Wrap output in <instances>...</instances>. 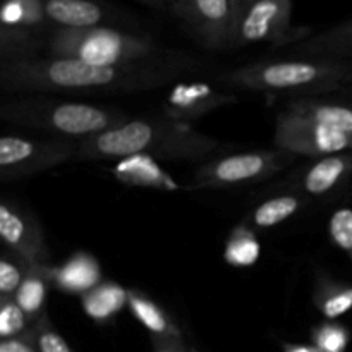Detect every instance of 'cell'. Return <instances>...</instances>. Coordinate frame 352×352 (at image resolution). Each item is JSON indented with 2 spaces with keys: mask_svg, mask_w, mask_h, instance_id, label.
Masks as SVG:
<instances>
[{
  "mask_svg": "<svg viewBox=\"0 0 352 352\" xmlns=\"http://www.w3.org/2000/svg\"><path fill=\"white\" fill-rule=\"evenodd\" d=\"M36 272L47 278L48 284L55 285L65 294L82 296L102 282V268L98 260L85 251H78L69 256L60 267L45 265L36 268Z\"/></svg>",
  "mask_w": 352,
  "mask_h": 352,
  "instance_id": "cell-13",
  "label": "cell"
},
{
  "mask_svg": "<svg viewBox=\"0 0 352 352\" xmlns=\"http://www.w3.org/2000/svg\"><path fill=\"white\" fill-rule=\"evenodd\" d=\"M285 112L329 129L352 134V105L301 98L289 103Z\"/></svg>",
  "mask_w": 352,
  "mask_h": 352,
  "instance_id": "cell-18",
  "label": "cell"
},
{
  "mask_svg": "<svg viewBox=\"0 0 352 352\" xmlns=\"http://www.w3.org/2000/svg\"><path fill=\"white\" fill-rule=\"evenodd\" d=\"M79 143L64 138L3 136L0 140V177L2 181H17L64 165L76 158Z\"/></svg>",
  "mask_w": 352,
  "mask_h": 352,
  "instance_id": "cell-7",
  "label": "cell"
},
{
  "mask_svg": "<svg viewBox=\"0 0 352 352\" xmlns=\"http://www.w3.org/2000/svg\"><path fill=\"white\" fill-rule=\"evenodd\" d=\"M48 57L78 58L95 65H124L162 57L151 38L107 26L67 30L54 28L47 38Z\"/></svg>",
  "mask_w": 352,
  "mask_h": 352,
  "instance_id": "cell-5",
  "label": "cell"
},
{
  "mask_svg": "<svg viewBox=\"0 0 352 352\" xmlns=\"http://www.w3.org/2000/svg\"><path fill=\"white\" fill-rule=\"evenodd\" d=\"M313 302L325 318H339L352 309V284L318 274L313 291Z\"/></svg>",
  "mask_w": 352,
  "mask_h": 352,
  "instance_id": "cell-22",
  "label": "cell"
},
{
  "mask_svg": "<svg viewBox=\"0 0 352 352\" xmlns=\"http://www.w3.org/2000/svg\"><path fill=\"white\" fill-rule=\"evenodd\" d=\"M153 352H191V347L182 337H155L151 336Z\"/></svg>",
  "mask_w": 352,
  "mask_h": 352,
  "instance_id": "cell-32",
  "label": "cell"
},
{
  "mask_svg": "<svg viewBox=\"0 0 352 352\" xmlns=\"http://www.w3.org/2000/svg\"><path fill=\"white\" fill-rule=\"evenodd\" d=\"M0 237L9 253L19 258L30 270L48 265V251L40 223L6 201L0 203Z\"/></svg>",
  "mask_w": 352,
  "mask_h": 352,
  "instance_id": "cell-11",
  "label": "cell"
},
{
  "mask_svg": "<svg viewBox=\"0 0 352 352\" xmlns=\"http://www.w3.org/2000/svg\"><path fill=\"white\" fill-rule=\"evenodd\" d=\"M191 352H199V351L196 349V347H191Z\"/></svg>",
  "mask_w": 352,
  "mask_h": 352,
  "instance_id": "cell-36",
  "label": "cell"
},
{
  "mask_svg": "<svg viewBox=\"0 0 352 352\" xmlns=\"http://www.w3.org/2000/svg\"><path fill=\"white\" fill-rule=\"evenodd\" d=\"M294 57L352 62V19L308 36L289 48Z\"/></svg>",
  "mask_w": 352,
  "mask_h": 352,
  "instance_id": "cell-15",
  "label": "cell"
},
{
  "mask_svg": "<svg viewBox=\"0 0 352 352\" xmlns=\"http://www.w3.org/2000/svg\"><path fill=\"white\" fill-rule=\"evenodd\" d=\"M34 327H36L38 349H40V352H74L71 349V346L65 342L64 337H62L60 333L55 330V327L52 325L47 313H43V315L34 322Z\"/></svg>",
  "mask_w": 352,
  "mask_h": 352,
  "instance_id": "cell-29",
  "label": "cell"
},
{
  "mask_svg": "<svg viewBox=\"0 0 352 352\" xmlns=\"http://www.w3.org/2000/svg\"><path fill=\"white\" fill-rule=\"evenodd\" d=\"M349 330L340 323L325 322L311 330V344L322 352H344L349 346Z\"/></svg>",
  "mask_w": 352,
  "mask_h": 352,
  "instance_id": "cell-26",
  "label": "cell"
},
{
  "mask_svg": "<svg viewBox=\"0 0 352 352\" xmlns=\"http://www.w3.org/2000/svg\"><path fill=\"white\" fill-rule=\"evenodd\" d=\"M168 7L205 47H232L234 14L230 0H168Z\"/></svg>",
  "mask_w": 352,
  "mask_h": 352,
  "instance_id": "cell-10",
  "label": "cell"
},
{
  "mask_svg": "<svg viewBox=\"0 0 352 352\" xmlns=\"http://www.w3.org/2000/svg\"><path fill=\"white\" fill-rule=\"evenodd\" d=\"M48 285L50 284L40 272L28 270L26 268V275H24L16 296H14L17 305L21 306V309L26 313L28 318L33 323L45 313L43 308Z\"/></svg>",
  "mask_w": 352,
  "mask_h": 352,
  "instance_id": "cell-24",
  "label": "cell"
},
{
  "mask_svg": "<svg viewBox=\"0 0 352 352\" xmlns=\"http://www.w3.org/2000/svg\"><path fill=\"white\" fill-rule=\"evenodd\" d=\"M31 325H33V322L21 309L16 299L0 298V336H2V340L21 336Z\"/></svg>",
  "mask_w": 352,
  "mask_h": 352,
  "instance_id": "cell-27",
  "label": "cell"
},
{
  "mask_svg": "<svg viewBox=\"0 0 352 352\" xmlns=\"http://www.w3.org/2000/svg\"><path fill=\"white\" fill-rule=\"evenodd\" d=\"M253 2H256V0H250V6H251V3H253Z\"/></svg>",
  "mask_w": 352,
  "mask_h": 352,
  "instance_id": "cell-38",
  "label": "cell"
},
{
  "mask_svg": "<svg viewBox=\"0 0 352 352\" xmlns=\"http://www.w3.org/2000/svg\"><path fill=\"white\" fill-rule=\"evenodd\" d=\"M311 36L309 28L292 24V0H256L248 7L234 33L232 47L272 43L287 47Z\"/></svg>",
  "mask_w": 352,
  "mask_h": 352,
  "instance_id": "cell-8",
  "label": "cell"
},
{
  "mask_svg": "<svg viewBox=\"0 0 352 352\" xmlns=\"http://www.w3.org/2000/svg\"><path fill=\"white\" fill-rule=\"evenodd\" d=\"M0 352H40L34 323L21 336L12 337V339H3L0 344Z\"/></svg>",
  "mask_w": 352,
  "mask_h": 352,
  "instance_id": "cell-31",
  "label": "cell"
},
{
  "mask_svg": "<svg viewBox=\"0 0 352 352\" xmlns=\"http://www.w3.org/2000/svg\"><path fill=\"white\" fill-rule=\"evenodd\" d=\"M0 117L14 126L43 131L64 140H88L129 122L124 110L54 100H17L0 109Z\"/></svg>",
  "mask_w": 352,
  "mask_h": 352,
  "instance_id": "cell-4",
  "label": "cell"
},
{
  "mask_svg": "<svg viewBox=\"0 0 352 352\" xmlns=\"http://www.w3.org/2000/svg\"><path fill=\"white\" fill-rule=\"evenodd\" d=\"M298 155L280 150H253L229 155L201 165L195 174V189H226L267 181L284 170Z\"/></svg>",
  "mask_w": 352,
  "mask_h": 352,
  "instance_id": "cell-6",
  "label": "cell"
},
{
  "mask_svg": "<svg viewBox=\"0 0 352 352\" xmlns=\"http://www.w3.org/2000/svg\"><path fill=\"white\" fill-rule=\"evenodd\" d=\"M261 246L260 241L256 239L253 230L246 226L234 227L230 230V236L226 243V250H223V260L236 268H248L253 267L258 260H260Z\"/></svg>",
  "mask_w": 352,
  "mask_h": 352,
  "instance_id": "cell-23",
  "label": "cell"
},
{
  "mask_svg": "<svg viewBox=\"0 0 352 352\" xmlns=\"http://www.w3.org/2000/svg\"><path fill=\"white\" fill-rule=\"evenodd\" d=\"M26 275V265L14 254H3L0 260V298H14Z\"/></svg>",
  "mask_w": 352,
  "mask_h": 352,
  "instance_id": "cell-28",
  "label": "cell"
},
{
  "mask_svg": "<svg viewBox=\"0 0 352 352\" xmlns=\"http://www.w3.org/2000/svg\"><path fill=\"white\" fill-rule=\"evenodd\" d=\"M215 138L167 117L131 119L98 136L79 141L76 160H110L129 155H150L160 160L196 162L219 150Z\"/></svg>",
  "mask_w": 352,
  "mask_h": 352,
  "instance_id": "cell-2",
  "label": "cell"
},
{
  "mask_svg": "<svg viewBox=\"0 0 352 352\" xmlns=\"http://www.w3.org/2000/svg\"><path fill=\"white\" fill-rule=\"evenodd\" d=\"M219 82L251 91L292 95L329 93L352 85V62L301 57L254 62L226 72L220 76Z\"/></svg>",
  "mask_w": 352,
  "mask_h": 352,
  "instance_id": "cell-3",
  "label": "cell"
},
{
  "mask_svg": "<svg viewBox=\"0 0 352 352\" xmlns=\"http://www.w3.org/2000/svg\"><path fill=\"white\" fill-rule=\"evenodd\" d=\"M129 301L127 289L117 282H100L95 289L81 296V306L86 315L96 323L112 320Z\"/></svg>",
  "mask_w": 352,
  "mask_h": 352,
  "instance_id": "cell-20",
  "label": "cell"
},
{
  "mask_svg": "<svg viewBox=\"0 0 352 352\" xmlns=\"http://www.w3.org/2000/svg\"><path fill=\"white\" fill-rule=\"evenodd\" d=\"M112 174L117 181L127 186H136V188L168 192L181 189L179 182L168 172H165L160 164H157V158L150 155L138 153L120 158L112 167Z\"/></svg>",
  "mask_w": 352,
  "mask_h": 352,
  "instance_id": "cell-14",
  "label": "cell"
},
{
  "mask_svg": "<svg viewBox=\"0 0 352 352\" xmlns=\"http://www.w3.org/2000/svg\"><path fill=\"white\" fill-rule=\"evenodd\" d=\"M299 208H301V199H299L298 196H275V198L263 201L256 210H254L253 217H251V222H253L258 229H272V227L278 226V223L291 219Z\"/></svg>",
  "mask_w": 352,
  "mask_h": 352,
  "instance_id": "cell-25",
  "label": "cell"
},
{
  "mask_svg": "<svg viewBox=\"0 0 352 352\" xmlns=\"http://www.w3.org/2000/svg\"><path fill=\"white\" fill-rule=\"evenodd\" d=\"M275 146L298 157H330L352 151V134L308 122L284 110L275 124Z\"/></svg>",
  "mask_w": 352,
  "mask_h": 352,
  "instance_id": "cell-9",
  "label": "cell"
},
{
  "mask_svg": "<svg viewBox=\"0 0 352 352\" xmlns=\"http://www.w3.org/2000/svg\"><path fill=\"white\" fill-rule=\"evenodd\" d=\"M0 21L3 28L26 31L34 36L52 24L45 10V0H3Z\"/></svg>",
  "mask_w": 352,
  "mask_h": 352,
  "instance_id": "cell-21",
  "label": "cell"
},
{
  "mask_svg": "<svg viewBox=\"0 0 352 352\" xmlns=\"http://www.w3.org/2000/svg\"><path fill=\"white\" fill-rule=\"evenodd\" d=\"M47 17L54 28L86 30L102 26L109 12L95 0H45Z\"/></svg>",
  "mask_w": 352,
  "mask_h": 352,
  "instance_id": "cell-16",
  "label": "cell"
},
{
  "mask_svg": "<svg viewBox=\"0 0 352 352\" xmlns=\"http://www.w3.org/2000/svg\"><path fill=\"white\" fill-rule=\"evenodd\" d=\"M349 256H351V261H352V253H349Z\"/></svg>",
  "mask_w": 352,
  "mask_h": 352,
  "instance_id": "cell-39",
  "label": "cell"
},
{
  "mask_svg": "<svg viewBox=\"0 0 352 352\" xmlns=\"http://www.w3.org/2000/svg\"><path fill=\"white\" fill-rule=\"evenodd\" d=\"M230 103H236V96L217 91L208 82L182 81L172 86L165 96L164 116L174 122L192 126L205 116Z\"/></svg>",
  "mask_w": 352,
  "mask_h": 352,
  "instance_id": "cell-12",
  "label": "cell"
},
{
  "mask_svg": "<svg viewBox=\"0 0 352 352\" xmlns=\"http://www.w3.org/2000/svg\"><path fill=\"white\" fill-rule=\"evenodd\" d=\"M330 237L340 250L352 253V210L342 208L330 219Z\"/></svg>",
  "mask_w": 352,
  "mask_h": 352,
  "instance_id": "cell-30",
  "label": "cell"
},
{
  "mask_svg": "<svg viewBox=\"0 0 352 352\" xmlns=\"http://www.w3.org/2000/svg\"><path fill=\"white\" fill-rule=\"evenodd\" d=\"M282 349L284 352H322L316 349L315 346H306V344H289V342H284L282 344Z\"/></svg>",
  "mask_w": 352,
  "mask_h": 352,
  "instance_id": "cell-34",
  "label": "cell"
},
{
  "mask_svg": "<svg viewBox=\"0 0 352 352\" xmlns=\"http://www.w3.org/2000/svg\"><path fill=\"white\" fill-rule=\"evenodd\" d=\"M349 93L352 95V85H349Z\"/></svg>",
  "mask_w": 352,
  "mask_h": 352,
  "instance_id": "cell-37",
  "label": "cell"
},
{
  "mask_svg": "<svg viewBox=\"0 0 352 352\" xmlns=\"http://www.w3.org/2000/svg\"><path fill=\"white\" fill-rule=\"evenodd\" d=\"M230 7H232V14H234V33H236V28L239 24V21L243 19L244 12L250 7V0H230ZM234 40V38H232Z\"/></svg>",
  "mask_w": 352,
  "mask_h": 352,
  "instance_id": "cell-33",
  "label": "cell"
},
{
  "mask_svg": "<svg viewBox=\"0 0 352 352\" xmlns=\"http://www.w3.org/2000/svg\"><path fill=\"white\" fill-rule=\"evenodd\" d=\"M127 296H129L127 306L131 313L150 332V337H182L181 329L175 325L172 316L153 299L138 289H127Z\"/></svg>",
  "mask_w": 352,
  "mask_h": 352,
  "instance_id": "cell-19",
  "label": "cell"
},
{
  "mask_svg": "<svg viewBox=\"0 0 352 352\" xmlns=\"http://www.w3.org/2000/svg\"><path fill=\"white\" fill-rule=\"evenodd\" d=\"M352 174V153H337L315 162L301 179L306 192L325 196L336 191Z\"/></svg>",
  "mask_w": 352,
  "mask_h": 352,
  "instance_id": "cell-17",
  "label": "cell"
},
{
  "mask_svg": "<svg viewBox=\"0 0 352 352\" xmlns=\"http://www.w3.org/2000/svg\"><path fill=\"white\" fill-rule=\"evenodd\" d=\"M136 2L144 3L148 7H153V9H164L165 6H168V0H136Z\"/></svg>",
  "mask_w": 352,
  "mask_h": 352,
  "instance_id": "cell-35",
  "label": "cell"
},
{
  "mask_svg": "<svg viewBox=\"0 0 352 352\" xmlns=\"http://www.w3.org/2000/svg\"><path fill=\"white\" fill-rule=\"evenodd\" d=\"M199 64L181 54H165L124 65H95L78 58H23L2 62L0 85L14 93H140L157 89L195 72Z\"/></svg>",
  "mask_w": 352,
  "mask_h": 352,
  "instance_id": "cell-1",
  "label": "cell"
}]
</instances>
